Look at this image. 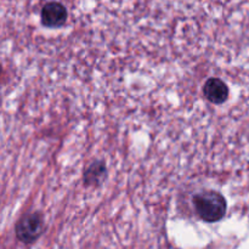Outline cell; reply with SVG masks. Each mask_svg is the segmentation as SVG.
<instances>
[{
    "mask_svg": "<svg viewBox=\"0 0 249 249\" xmlns=\"http://www.w3.org/2000/svg\"><path fill=\"white\" fill-rule=\"evenodd\" d=\"M194 207L197 215L207 223H215L225 215L228 204L223 195L216 191L199 192L194 197Z\"/></svg>",
    "mask_w": 249,
    "mask_h": 249,
    "instance_id": "cell-1",
    "label": "cell"
},
{
    "mask_svg": "<svg viewBox=\"0 0 249 249\" xmlns=\"http://www.w3.org/2000/svg\"><path fill=\"white\" fill-rule=\"evenodd\" d=\"M44 229H45L44 216L38 212H34V213L26 214L17 221L15 232L17 240L29 245L36 242L40 237L41 233L44 232Z\"/></svg>",
    "mask_w": 249,
    "mask_h": 249,
    "instance_id": "cell-2",
    "label": "cell"
},
{
    "mask_svg": "<svg viewBox=\"0 0 249 249\" xmlns=\"http://www.w3.org/2000/svg\"><path fill=\"white\" fill-rule=\"evenodd\" d=\"M68 12L65 5L57 1L46 2L40 12V19L43 26L48 28H58L67 22Z\"/></svg>",
    "mask_w": 249,
    "mask_h": 249,
    "instance_id": "cell-3",
    "label": "cell"
},
{
    "mask_svg": "<svg viewBox=\"0 0 249 249\" xmlns=\"http://www.w3.org/2000/svg\"><path fill=\"white\" fill-rule=\"evenodd\" d=\"M204 96L214 105H221L229 99V88L219 78H211L203 87Z\"/></svg>",
    "mask_w": 249,
    "mask_h": 249,
    "instance_id": "cell-4",
    "label": "cell"
},
{
    "mask_svg": "<svg viewBox=\"0 0 249 249\" xmlns=\"http://www.w3.org/2000/svg\"><path fill=\"white\" fill-rule=\"evenodd\" d=\"M106 167L102 162L92 163L84 173V184L87 186L101 184L106 177Z\"/></svg>",
    "mask_w": 249,
    "mask_h": 249,
    "instance_id": "cell-5",
    "label": "cell"
},
{
    "mask_svg": "<svg viewBox=\"0 0 249 249\" xmlns=\"http://www.w3.org/2000/svg\"><path fill=\"white\" fill-rule=\"evenodd\" d=\"M0 75H1V65H0Z\"/></svg>",
    "mask_w": 249,
    "mask_h": 249,
    "instance_id": "cell-6",
    "label": "cell"
}]
</instances>
